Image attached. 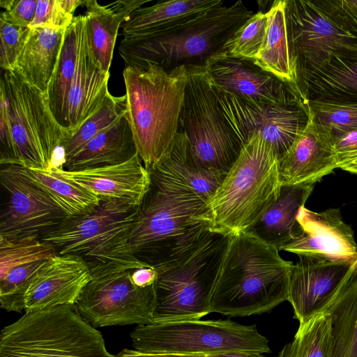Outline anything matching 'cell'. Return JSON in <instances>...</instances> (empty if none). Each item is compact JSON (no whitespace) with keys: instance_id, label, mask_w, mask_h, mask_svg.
Listing matches in <instances>:
<instances>
[{"instance_id":"obj_38","label":"cell","mask_w":357,"mask_h":357,"mask_svg":"<svg viewBox=\"0 0 357 357\" xmlns=\"http://www.w3.org/2000/svg\"><path fill=\"white\" fill-rule=\"evenodd\" d=\"M47 260H38L18 266L0 280V306L2 309L20 313L24 310L25 293Z\"/></svg>"},{"instance_id":"obj_12","label":"cell","mask_w":357,"mask_h":357,"mask_svg":"<svg viewBox=\"0 0 357 357\" xmlns=\"http://www.w3.org/2000/svg\"><path fill=\"white\" fill-rule=\"evenodd\" d=\"M211 86L242 146L255 135H259L273 148L279 160L309 123L310 110L302 97L284 103L250 102Z\"/></svg>"},{"instance_id":"obj_29","label":"cell","mask_w":357,"mask_h":357,"mask_svg":"<svg viewBox=\"0 0 357 357\" xmlns=\"http://www.w3.org/2000/svg\"><path fill=\"white\" fill-rule=\"evenodd\" d=\"M83 19L84 15L74 16L66 29L59 59L45 93L52 114L67 132L68 137V96L76 68Z\"/></svg>"},{"instance_id":"obj_48","label":"cell","mask_w":357,"mask_h":357,"mask_svg":"<svg viewBox=\"0 0 357 357\" xmlns=\"http://www.w3.org/2000/svg\"><path fill=\"white\" fill-rule=\"evenodd\" d=\"M206 357H264L261 354L249 351H228L206 355Z\"/></svg>"},{"instance_id":"obj_1","label":"cell","mask_w":357,"mask_h":357,"mask_svg":"<svg viewBox=\"0 0 357 357\" xmlns=\"http://www.w3.org/2000/svg\"><path fill=\"white\" fill-rule=\"evenodd\" d=\"M151 183L131 236L135 256L154 268L195 247L210 231L207 199L162 162L149 169Z\"/></svg>"},{"instance_id":"obj_15","label":"cell","mask_w":357,"mask_h":357,"mask_svg":"<svg viewBox=\"0 0 357 357\" xmlns=\"http://www.w3.org/2000/svg\"><path fill=\"white\" fill-rule=\"evenodd\" d=\"M0 172L8 201L2 211L0 237L40 238L68 218L50 196L26 174L25 167L7 164Z\"/></svg>"},{"instance_id":"obj_32","label":"cell","mask_w":357,"mask_h":357,"mask_svg":"<svg viewBox=\"0 0 357 357\" xmlns=\"http://www.w3.org/2000/svg\"><path fill=\"white\" fill-rule=\"evenodd\" d=\"M24 167L26 175L50 196L68 218L89 213L100 204V199L98 196L52 169Z\"/></svg>"},{"instance_id":"obj_16","label":"cell","mask_w":357,"mask_h":357,"mask_svg":"<svg viewBox=\"0 0 357 357\" xmlns=\"http://www.w3.org/2000/svg\"><path fill=\"white\" fill-rule=\"evenodd\" d=\"M291 268L288 301L303 324L323 311L357 272V259L301 255Z\"/></svg>"},{"instance_id":"obj_21","label":"cell","mask_w":357,"mask_h":357,"mask_svg":"<svg viewBox=\"0 0 357 357\" xmlns=\"http://www.w3.org/2000/svg\"><path fill=\"white\" fill-rule=\"evenodd\" d=\"M52 169L100 199H117L135 206L142 204L151 183L150 172L138 153L126 162L114 165L79 171Z\"/></svg>"},{"instance_id":"obj_22","label":"cell","mask_w":357,"mask_h":357,"mask_svg":"<svg viewBox=\"0 0 357 357\" xmlns=\"http://www.w3.org/2000/svg\"><path fill=\"white\" fill-rule=\"evenodd\" d=\"M109 72H104L94 58L84 15L76 68L68 96V138L99 109L109 93Z\"/></svg>"},{"instance_id":"obj_4","label":"cell","mask_w":357,"mask_h":357,"mask_svg":"<svg viewBox=\"0 0 357 357\" xmlns=\"http://www.w3.org/2000/svg\"><path fill=\"white\" fill-rule=\"evenodd\" d=\"M139 206L117 199H100L92 211L68 218L40 240L52 245L57 255L81 258L91 276L151 267L135 256L130 243Z\"/></svg>"},{"instance_id":"obj_33","label":"cell","mask_w":357,"mask_h":357,"mask_svg":"<svg viewBox=\"0 0 357 357\" xmlns=\"http://www.w3.org/2000/svg\"><path fill=\"white\" fill-rule=\"evenodd\" d=\"M332 346L331 316L324 310L299 324L293 340L276 357H331Z\"/></svg>"},{"instance_id":"obj_9","label":"cell","mask_w":357,"mask_h":357,"mask_svg":"<svg viewBox=\"0 0 357 357\" xmlns=\"http://www.w3.org/2000/svg\"><path fill=\"white\" fill-rule=\"evenodd\" d=\"M185 66L188 81L178 128L185 137V160L200 169L227 174L243 146L225 118L204 64Z\"/></svg>"},{"instance_id":"obj_7","label":"cell","mask_w":357,"mask_h":357,"mask_svg":"<svg viewBox=\"0 0 357 357\" xmlns=\"http://www.w3.org/2000/svg\"><path fill=\"white\" fill-rule=\"evenodd\" d=\"M228 239L211 232L178 258L154 267L153 323L199 320L210 313Z\"/></svg>"},{"instance_id":"obj_43","label":"cell","mask_w":357,"mask_h":357,"mask_svg":"<svg viewBox=\"0 0 357 357\" xmlns=\"http://www.w3.org/2000/svg\"><path fill=\"white\" fill-rule=\"evenodd\" d=\"M337 168L357 174V129L334 137Z\"/></svg>"},{"instance_id":"obj_17","label":"cell","mask_w":357,"mask_h":357,"mask_svg":"<svg viewBox=\"0 0 357 357\" xmlns=\"http://www.w3.org/2000/svg\"><path fill=\"white\" fill-rule=\"evenodd\" d=\"M204 64L212 86L246 101L284 103L302 97L294 86L263 70L253 60L221 51Z\"/></svg>"},{"instance_id":"obj_11","label":"cell","mask_w":357,"mask_h":357,"mask_svg":"<svg viewBox=\"0 0 357 357\" xmlns=\"http://www.w3.org/2000/svg\"><path fill=\"white\" fill-rule=\"evenodd\" d=\"M0 92L6 98L20 165L49 170L68 134L52 114L45 94L15 70H3Z\"/></svg>"},{"instance_id":"obj_2","label":"cell","mask_w":357,"mask_h":357,"mask_svg":"<svg viewBox=\"0 0 357 357\" xmlns=\"http://www.w3.org/2000/svg\"><path fill=\"white\" fill-rule=\"evenodd\" d=\"M291 261L250 231L229 236L210 301V313L247 317L288 301Z\"/></svg>"},{"instance_id":"obj_46","label":"cell","mask_w":357,"mask_h":357,"mask_svg":"<svg viewBox=\"0 0 357 357\" xmlns=\"http://www.w3.org/2000/svg\"><path fill=\"white\" fill-rule=\"evenodd\" d=\"M158 276L154 268L141 267L133 270L131 273V280L137 287L144 288L153 284Z\"/></svg>"},{"instance_id":"obj_19","label":"cell","mask_w":357,"mask_h":357,"mask_svg":"<svg viewBox=\"0 0 357 357\" xmlns=\"http://www.w3.org/2000/svg\"><path fill=\"white\" fill-rule=\"evenodd\" d=\"M92 279L79 257L56 255L40 268L24 295L26 312L74 304Z\"/></svg>"},{"instance_id":"obj_36","label":"cell","mask_w":357,"mask_h":357,"mask_svg":"<svg viewBox=\"0 0 357 357\" xmlns=\"http://www.w3.org/2000/svg\"><path fill=\"white\" fill-rule=\"evenodd\" d=\"M57 255L54 248L40 238L26 237L8 239L0 237V280L14 268Z\"/></svg>"},{"instance_id":"obj_27","label":"cell","mask_w":357,"mask_h":357,"mask_svg":"<svg viewBox=\"0 0 357 357\" xmlns=\"http://www.w3.org/2000/svg\"><path fill=\"white\" fill-rule=\"evenodd\" d=\"M137 153L133 133L126 113L68 160L64 165L65 170L79 171L114 165L130 160Z\"/></svg>"},{"instance_id":"obj_13","label":"cell","mask_w":357,"mask_h":357,"mask_svg":"<svg viewBox=\"0 0 357 357\" xmlns=\"http://www.w3.org/2000/svg\"><path fill=\"white\" fill-rule=\"evenodd\" d=\"M132 271L117 270L91 276L74 304L79 316L95 328L153 324L154 284L137 287L131 280Z\"/></svg>"},{"instance_id":"obj_26","label":"cell","mask_w":357,"mask_h":357,"mask_svg":"<svg viewBox=\"0 0 357 357\" xmlns=\"http://www.w3.org/2000/svg\"><path fill=\"white\" fill-rule=\"evenodd\" d=\"M149 0L116 1L106 6L96 0L84 1L92 52L104 72H109L119 29L131 14Z\"/></svg>"},{"instance_id":"obj_20","label":"cell","mask_w":357,"mask_h":357,"mask_svg":"<svg viewBox=\"0 0 357 357\" xmlns=\"http://www.w3.org/2000/svg\"><path fill=\"white\" fill-rule=\"evenodd\" d=\"M297 220L302 233L280 250L301 255H325L357 259V245L351 227L343 220L339 208L317 213L303 206Z\"/></svg>"},{"instance_id":"obj_41","label":"cell","mask_w":357,"mask_h":357,"mask_svg":"<svg viewBox=\"0 0 357 357\" xmlns=\"http://www.w3.org/2000/svg\"><path fill=\"white\" fill-rule=\"evenodd\" d=\"M314 2L333 23L357 38V0H317Z\"/></svg>"},{"instance_id":"obj_18","label":"cell","mask_w":357,"mask_h":357,"mask_svg":"<svg viewBox=\"0 0 357 357\" xmlns=\"http://www.w3.org/2000/svg\"><path fill=\"white\" fill-rule=\"evenodd\" d=\"M336 168L333 135L310 112L307 126L279 160L282 185H314Z\"/></svg>"},{"instance_id":"obj_34","label":"cell","mask_w":357,"mask_h":357,"mask_svg":"<svg viewBox=\"0 0 357 357\" xmlns=\"http://www.w3.org/2000/svg\"><path fill=\"white\" fill-rule=\"evenodd\" d=\"M126 96H114L109 93L99 109L69 138L60 144L66 162L76 155L93 137L109 127L126 113ZM66 164V163H65Z\"/></svg>"},{"instance_id":"obj_23","label":"cell","mask_w":357,"mask_h":357,"mask_svg":"<svg viewBox=\"0 0 357 357\" xmlns=\"http://www.w3.org/2000/svg\"><path fill=\"white\" fill-rule=\"evenodd\" d=\"M222 3L221 0H174L140 7L121 24L122 35H166L184 27L202 14Z\"/></svg>"},{"instance_id":"obj_35","label":"cell","mask_w":357,"mask_h":357,"mask_svg":"<svg viewBox=\"0 0 357 357\" xmlns=\"http://www.w3.org/2000/svg\"><path fill=\"white\" fill-rule=\"evenodd\" d=\"M185 135L178 130L171 151L162 162L190 188L208 199L220 186L227 174L203 170L190 165L185 160Z\"/></svg>"},{"instance_id":"obj_45","label":"cell","mask_w":357,"mask_h":357,"mask_svg":"<svg viewBox=\"0 0 357 357\" xmlns=\"http://www.w3.org/2000/svg\"><path fill=\"white\" fill-rule=\"evenodd\" d=\"M0 145L1 165L18 164L4 95L0 92Z\"/></svg>"},{"instance_id":"obj_25","label":"cell","mask_w":357,"mask_h":357,"mask_svg":"<svg viewBox=\"0 0 357 357\" xmlns=\"http://www.w3.org/2000/svg\"><path fill=\"white\" fill-rule=\"evenodd\" d=\"M313 188L312 184L282 185L278 198L247 231L280 251L283 245L301 234L303 231L297 215Z\"/></svg>"},{"instance_id":"obj_31","label":"cell","mask_w":357,"mask_h":357,"mask_svg":"<svg viewBox=\"0 0 357 357\" xmlns=\"http://www.w3.org/2000/svg\"><path fill=\"white\" fill-rule=\"evenodd\" d=\"M324 310L332 319L331 357H357V272Z\"/></svg>"},{"instance_id":"obj_28","label":"cell","mask_w":357,"mask_h":357,"mask_svg":"<svg viewBox=\"0 0 357 357\" xmlns=\"http://www.w3.org/2000/svg\"><path fill=\"white\" fill-rule=\"evenodd\" d=\"M65 31L31 28L15 63L14 70L45 94L59 59Z\"/></svg>"},{"instance_id":"obj_47","label":"cell","mask_w":357,"mask_h":357,"mask_svg":"<svg viewBox=\"0 0 357 357\" xmlns=\"http://www.w3.org/2000/svg\"><path fill=\"white\" fill-rule=\"evenodd\" d=\"M114 357H206V355L179 354H151L144 353L135 349H124Z\"/></svg>"},{"instance_id":"obj_49","label":"cell","mask_w":357,"mask_h":357,"mask_svg":"<svg viewBox=\"0 0 357 357\" xmlns=\"http://www.w3.org/2000/svg\"><path fill=\"white\" fill-rule=\"evenodd\" d=\"M63 8L70 15H73L75 10L79 6L83 5L82 0H61Z\"/></svg>"},{"instance_id":"obj_39","label":"cell","mask_w":357,"mask_h":357,"mask_svg":"<svg viewBox=\"0 0 357 357\" xmlns=\"http://www.w3.org/2000/svg\"><path fill=\"white\" fill-rule=\"evenodd\" d=\"M307 101L312 114L331 130L333 137L357 129V103Z\"/></svg>"},{"instance_id":"obj_44","label":"cell","mask_w":357,"mask_h":357,"mask_svg":"<svg viewBox=\"0 0 357 357\" xmlns=\"http://www.w3.org/2000/svg\"><path fill=\"white\" fill-rule=\"evenodd\" d=\"M38 0H1L0 6L4 9L0 18L22 26L29 27L33 21Z\"/></svg>"},{"instance_id":"obj_6","label":"cell","mask_w":357,"mask_h":357,"mask_svg":"<svg viewBox=\"0 0 357 357\" xmlns=\"http://www.w3.org/2000/svg\"><path fill=\"white\" fill-rule=\"evenodd\" d=\"M242 1L229 6L219 5L202 14L184 27L157 36H123L119 52L125 67L146 63L166 70L177 66L198 64L222 51L225 43L252 15Z\"/></svg>"},{"instance_id":"obj_3","label":"cell","mask_w":357,"mask_h":357,"mask_svg":"<svg viewBox=\"0 0 357 357\" xmlns=\"http://www.w3.org/2000/svg\"><path fill=\"white\" fill-rule=\"evenodd\" d=\"M126 114L138 155L149 170L171 151L188 81L185 65L170 70L151 63L125 67Z\"/></svg>"},{"instance_id":"obj_14","label":"cell","mask_w":357,"mask_h":357,"mask_svg":"<svg viewBox=\"0 0 357 357\" xmlns=\"http://www.w3.org/2000/svg\"><path fill=\"white\" fill-rule=\"evenodd\" d=\"M285 11L296 81L333 57L357 53V38L333 23L314 1L286 0Z\"/></svg>"},{"instance_id":"obj_42","label":"cell","mask_w":357,"mask_h":357,"mask_svg":"<svg viewBox=\"0 0 357 357\" xmlns=\"http://www.w3.org/2000/svg\"><path fill=\"white\" fill-rule=\"evenodd\" d=\"M73 18L63 8L61 0H38L36 15L29 28L66 30Z\"/></svg>"},{"instance_id":"obj_30","label":"cell","mask_w":357,"mask_h":357,"mask_svg":"<svg viewBox=\"0 0 357 357\" xmlns=\"http://www.w3.org/2000/svg\"><path fill=\"white\" fill-rule=\"evenodd\" d=\"M285 7L286 0H275L266 12V36L262 50L254 62L263 70L296 88V74L290 50Z\"/></svg>"},{"instance_id":"obj_10","label":"cell","mask_w":357,"mask_h":357,"mask_svg":"<svg viewBox=\"0 0 357 357\" xmlns=\"http://www.w3.org/2000/svg\"><path fill=\"white\" fill-rule=\"evenodd\" d=\"M135 350L151 354L208 355L228 351L271 353L256 325L227 320H192L137 326L130 333Z\"/></svg>"},{"instance_id":"obj_24","label":"cell","mask_w":357,"mask_h":357,"mask_svg":"<svg viewBox=\"0 0 357 357\" xmlns=\"http://www.w3.org/2000/svg\"><path fill=\"white\" fill-rule=\"evenodd\" d=\"M296 86L305 100L357 103V53L331 58L298 78Z\"/></svg>"},{"instance_id":"obj_40","label":"cell","mask_w":357,"mask_h":357,"mask_svg":"<svg viewBox=\"0 0 357 357\" xmlns=\"http://www.w3.org/2000/svg\"><path fill=\"white\" fill-rule=\"evenodd\" d=\"M30 31L29 27L10 24L0 18V67L2 70H14Z\"/></svg>"},{"instance_id":"obj_5","label":"cell","mask_w":357,"mask_h":357,"mask_svg":"<svg viewBox=\"0 0 357 357\" xmlns=\"http://www.w3.org/2000/svg\"><path fill=\"white\" fill-rule=\"evenodd\" d=\"M281 187L278 155L255 135L207 199L210 231L225 236L248 231L278 198Z\"/></svg>"},{"instance_id":"obj_8","label":"cell","mask_w":357,"mask_h":357,"mask_svg":"<svg viewBox=\"0 0 357 357\" xmlns=\"http://www.w3.org/2000/svg\"><path fill=\"white\" fill-rule=\"evenodd\" d=\"M102 333L61 305L26 312L0 333V357H114Z\"/></svg>"},{"instance_id":"obj_37","label":"cell","mask_w":357,"mask_h":357,"mask_svg":"<svg viewBox=\"0 0 357 357\" xmlns=\"http://www.w3.org/2000/svg\"><path fill=\"white\" fill-rule=\"evenodd\" d=\"M267 29L266 12L253 14L225 43L222 52L234 57L254 61L262 50Z\"/></svg>"}]
</instances>
